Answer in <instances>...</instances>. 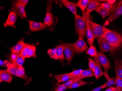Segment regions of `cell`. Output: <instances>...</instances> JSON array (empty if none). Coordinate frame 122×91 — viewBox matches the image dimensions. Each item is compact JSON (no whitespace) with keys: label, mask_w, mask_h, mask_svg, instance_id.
<instances>
[{"label":"cell","mask_w":122,"mask_h":91,"mask_svg":"<svg viewBox=\"0 0 122 91\" xmlns=\"http://www.w3.org/2000/svg\"><path fill=\"white\" fill-rule=\"evenodd\" d=\"M25 58L20 54H18L13 63L16 64L19 66H22L25 62Z\"/></svg>","instance_id":"cell-28"},{"label":"cell","mask_w":122,"mask_h":91,"mask_svg":"<svg viewBox=\"0 0 122 91\" xmlns=\"http://www.w3.org/2000/svg\"><path fill=\"white\" fill-rule=\"evenodd\" d=\"M31 45H30V44L27 45L26 47H25L24 49L20 52V54L25 58H27V54L29 49L31 47Z\"/></svg>","instance_id":"cell-33"},{"label":"cell","mask_w":122,"mask_h":91,"mask_svg":"<svg viewBox=\"0 0 122 91\" xmlns=\"http://www.w3.org/2000/svg\"><path fill=\"white\" fill-rule=\"evenodd\" d=\"M112 91H118V90L117 89L116 87H115V88L112 90Z\"/></svg>","instance_id":"cell-46"},{"label":"cell","mask_w":122,"mask_h":91,"mask_svg":"<svg viewBox=\"0 0 122 91\" xmlns=\"http://www.w3.org/2000/svg\"><path fill=\"white\" fill-rule=\"evenodd\" d=\"M56 55L57 60H59L61 62H63L64 60V50L62 45H57L56 46Z\"/></svg>","instance_id":"cell-23"},{"label":"cell","mask_w":122,"mask_h":91,"mask_svg":"<svg viewBox=\"0 0 122 91\" xmlns=\"http://www.w3.org/2000/svg\"><path fill=\"white\" fill-rule=\"evenodd\" d=\"M9 63V62L7 61H5V62H3L2 61V60H0V65H2V66H5V65H7Z\"/></svg>","instance_id":"cell-42"},{"label":"cell","mask_w":122,"mask_h":91,"mask_svg":"<svg viewBox=\"0 0 122 91\" xmlns=\"http://www.w3.org/2000/svg\"><path fill=\"white\" fill-rule=\"evenodd\" d=\"M122 15V0L119 1L114 4L110 11L109 17L104 24V26L109 25L110 23Z\"/></svg>","instance_id":"cell-2"},{"label":"cell","mask_w":122,"mask_h":91,"mask_svg":"<svg viewBox=\"0 0 122 91\" xmlns=\"http://www.w3.org/2000/svg\"><path fill=\"white\" fill-rule=\"evenodd\" d=\"M16 77L23 79L26 82V85L29 83L31 81V78L29 77L25 74V68L23 66H19Z\"/></svg>","instance_id":"cell-19"},{"label":"cell","mask_w":122,"mask_h":91,"mask_svg":"<svg viewBox=\"0 0 122 91\" xmlns=\"http://www.w3.org/2000/svg\"><path fill=\"white\" fill-rule=\"evenodd\" d=\"M83 16L85 18L86 24V37L87 39V42L90 46L93 45L95 38L92 32L90 24V14L86 12L85 14Z\"/></svg>","instance_id":"cell-7"},{"label":"cell","mask_w":122,"mask_h":91,"mask_svg":"<svg viewBox=\"0 0 122 91\" xmlns=\"http://www.w3.org/2000/svg\"><path fill=\"white\" fill-rule=\"evenodd\" d=\"M13 77L6 70L0 71V82L3 81L10 83L12 81Z\"/></svg>","instance_id":"cell-17"},{"label":"cell","mask_w":122,"mask_h":91,"mask_svg":"<svg viewBox=\"0 0 122 91\" xmlns=\"http://www.w3.org/2000/svg\"><path fill=\"white\" fill-rule=\"evenodd\" d=\"M53 1H48L46 6V13L44 20V23L47 26L51 28L55 23V17L52 12Z\"/></svg>","instance_id":"cell-6"},{"label":"cell","mask_w":122,"mask_h":91,"mask_svg":"<svg viewBox=\"0 0 122 91\" xmlns=\"http://www.w3.org/2000/svg\"><path fill=\"white\" fill-rule=\"evenodd\" d=\"M6 66L7 67V70L10 74L17 76V72L19 67L15 63L9 62Z\"/></svg>","instance_id":"cell-21"},{"label":"cell","mask_w":122,"mask_h":91,"mask_svg":"<svg viewBox=\"0 0 122 91\" xmlns=\"http://www.w3.org/2000/svg\"><path fill=\"white\" fill-rule=\"evenodd\" d=\"M83 79L82 78H72L71 79H70L66 81L64 83H63V85L66 86L68 87L71 86L72 84H73L76 81H78L80 80H81Z\"/></svg>","instance_id":"cell-32"},{"label":"cell","mask_w":122,"mask_h":91,"mask_svg":"<svg viewBox=\"0 0 122 91\" xmlns=\"http://www.w3.org/2000/svg\"><path fill=\"white\" fill-rule=\"evenodd\" d=\"M90 24L95 39L101 37L109 30L108 29L105 27L94 22L91 18L90 19Z\"/></svg>","instance_id":"cell-5"},{"label":"cell","mask_w":122,"mask_h":91,"mask_svg":"<svg viewBox=\"0 0 122 91\" xmlns=\"http://www.w3.org/2000/svg\"><path fill=\"white\" fill-rule=\"evenodd\" d=\"M100 37L111 46L114 52L122 46V35L116 32L109 30Z\"/></svg>","instance_id":"cell-1"},{"label":"cell","mask_w":122,"mask_h":91,"mask_svg":"<svg viewBox=\"0 0 122 91\" xmlns=\"http://www.w3.org/2000/svg\"><path fill=\"white\" fill-rule=\"evenodd\" d=\"M101 3L98 0H90L88 2L86 8V13L90 14L92 11L95 10L97 7L101 5Z\"/></svg>","instance_id":"cell-18"},{"label":"cell","mask_w":122,"mask_h":91,"mask_svg":"<svg viewBox=\"0 0 122 91\" xmlns=\"http://www.w3.org/2000/svg\"><path fill=\"white\" fill-rule=\"evenodd\" d=\"M29 30L30 31H37L44 30L47 28V26L43 23L28 20Z\"/></svg>","instance_id":"cell-12"},{"label":"cell","mask_w":122,"mask_h":91,"mask_svg":"<svg viewBox=\"0 0 122 91\" xmlns=\"http://www.w3.org/2000/svg\"><path fill=\"white\" fill-rule=\"evenodd\" d=\"M95 63V67L94 71V74L95 77L97 80H98L103 75V72L101 69V65L99 63L98 59L96 57L92 59Z\"/></svg>","instance_id":"cell-16"},{"label":"cell","mask_w":122,"mask_h":91,"mask_svg":"<svg viewBox=\"0 0 122 91\" xmlns=\"http://www.w3.org/2000/svg\"><path fill=\"white\" fill-rule=\"evenodd\" d=\"M98 43L99 45V49H100L102 52H114L111 46L103 38L99 37L97 39Z\"/></svg>","instance_id":"cell-11"},{"label":"cell","mask_w":122,"mask_h":91,"mask_svg":"<svg viewBox=\"0 0 122 91\" xmlns=\"http://www.w3.org/2000/svg\"><path fill=\"white\" fill-rule=\"evenodd\" d=\"M89 1V0H79L75 4L76 6L79 7L81 10L83 15L85 13V10Z\"/></svg>","instance_id":"cell-24"},{"label":"cell","mask_w":122,"mask_h":91,"mask_svg":"<svg viewBox=\"0 0 122 91\" xmlns=\"http://www.w3.org/2000/svg\"><path fill=\"white\" fill-rule=\"evenodd\" d=\"M73 44L76 49V53L77 54L85 52L88 48L83 38L81 37H79L78 39Z\"/></svg>","instance_id":"cell-10"},{"label":"cell","mask_w":122,"mask_h":91,"mask_svg":"<svg viewBox=\"0 0 122 91\" xmlns=\"http://www.w3.org/2000/svg\"><path fill=\"white\" fill-rule=\"evenodd\" d=\"M95 77L94 72H92L90 69L82 70L81 74L77 78H81L83 79L87 77Z\"/></svg>","instance_id":"cell-26"},{"label":"cell","mask_w":122,"mask_h":91,"mask_svg":"<svg viewBox=\"0 0 122 91\" xmlns=\"http://www.w3.org/2000/svg\"><path fill=\"white\" fill-rule=\"evenodd\" d=\"M60 41L63 48L64 53L66 59L67 61L68 64H70L74 55L76 53V49L73 44L64 43L61 41Z\"/></svg>","instance_id":"cell-4"},{"label":"cell","mask_w":122,"mask_h":91,"mask_svg":"<svg viewBox=\"0 0 122 91\" xmlns=\"http://www.w3.org/2000/svg\"><path fill=\"white\" fill-rule=\"evenodd\" d=\"M82 70H83L81 69L75 70L69 73V74L71 77L72 78H77V77L81 74Z\"/></svg>","instance_id":"cell-36"},{"label":"cell","mask_w":122,"mask_h":91,"mask_svg":"<svg viewBox=\"0 0 122 91\" xmlns=\"http://www.w3.org/2000/svg\"><path fill=\"white\" fill-rule=\"evenodd\" d=\"M48 53L52 58L57 60L56 47L52 49H49L48 51Z\"/></svg>","instance_id":"cell-35"},{"label":"cell","mask_w":122,"mask_h":91,"mask_svg":"<svg viewBox=\"0 0 122 91\" xmlns=\"http://www.w3.org/2000/svg\"><path fill=\"white\" fill-rule=\"evenodd\" d=\"M29 0H17L15 1V3L18 4H20L22 5H24L25 7L28 4Z\"/></svg>","instance_id":"cell-40"},{"label":"cell","mask_w":122,"mask_h":91,"mask_svg":"<svg viewBox=\"0 0 122 91\" xmlns=\"http://www.w3.org/2000/svg\"><path fill=\"white\" fill-rule=\"evenodd\" d=\"M60 2L61 5L67 8L74 15H77V6L76 4L67 0H61Z\"/></svg>","instance_id":"cell-15"},{"label":"cell","mask_w":122,"mask_h":91,"mask_svg":"<svg viewBox=\"0 0 122 91\" xmlns=\"http://www.w3.org/2000/svg\"><path fill=\"white\" fill-rule=\"evenodd\" d=\"M115 85L118 91H122V79L116 77Z\"/></svg>","instance_id":"cell-34"},{"label":"cell","mask_w":122,"mask_h":91,"mask_svg":"<svg viewBox=\"0 0 122 91\" xmlns=\"http://www.w3.org/2000/svg\"><path fill=\"white\" fill-rule=\"evenodd\" d=\"M18 54L15 53H11L10 54L9 56V59L11 63H13L14 60L16 58Z\"/></svg>","instance_id":"cell-41"},{"label":"cell","mask_w":122,"mask_h":91,"mask_svg":"<svg viewBox=\"0 0 122 91\" xmlns=\"http://www.w3.org/2000/svg\"><path fill=\"white\" fill-rule=\"evenodd\" d=\"M68 89V87L64 86L63 84H58L57 87L55 91H64Z\"/></svg>","instance_id":"cell-39"},{"label":"cell","mask_w":122,"mask_h":91,"mask_svg":"<svg viewBox=\"0 0 122 91\" xmlns=\"http://www.w3.org/2000/svg\"><path fill=\"white\" fill-rule=\"evenodd\" d=\"M24 38L20 40L15 46L10 48V50L11 53L20 54L24 48L29 45L28 44L24 42Z\"/></svg>","instance_id":"cell-14"},{"label":"cell","mask_w":122,"mask_h":91,"mask_svg":"<svg viewBox=\"0 0 122 91\" xmlns=\"http://www.w3.org/2000/svg\"><path fill=\"white\" fill-rule=\"evenodd\" d=\"M36 46L35 45H31L27 54V58L33 57L36 58L37 57V55L36 54Z\"/></svg>","instance_id":"cell-31"},{"label":"cell","mask_w":122,"mask_h":91,"mask_svg":"<svg viewBox=\"0 0 122 91\" xmlns=\"http://www.w3.org/2000/svg\"><path fill=\"white\" fill-rule=\"evenodd\" d=\"M113 5L110 4L108 2L101 3V6H102L103 7L109 11L111 10L113 8Z\"/></svg>","instance_id":"cell-37"},{"label":"cell","mask_w":122,"mask_h":91,"mask_svg":"<svg viewBox=\"0 0 122 91\" xmlns=\"http://www.w3.org/2000/svg\"><path fill=\"white\" fill-rule=\"evenodd\" d=\"M16 19L17 15L14 11L12 10H11V11L8 16L6 22L3 24V25L5 27L9 26L15 28L16 27L15 24Z\"/></svg>","instance_id":"cell-13"},{"label":"cell","mask_w":122,"mask_h":91,"mask_svg":"<svg viewBox=\"0 0 122 91\" xmlns=\"http://www.w3.org/2000/svg\"><path fill=\"white\" fill-rule=\"evenodd\" d=\"M75 20L76 33L79 37L84 38L86 36V24L85 18L83 16L77 14L75 15Z\"/></svg>","instance_id":"cell-3"},{"label":"cell","mask_w":122,"mask_h":91,"mask_svg":"<svg viewBox=\"0 0 122 91\" xmlns=\"http://www.w3.org/2000/svg\"><path fill=\"white\" fill-rule=\"evenodd\" d=\"M53 76L54 78L56 79L58 83L63 82L65 81L66 82L72 78L69 74V73L54 75Z\"/></svg>","instance_id":"cell-22"},{"label":"cell","mask_w":122,"mask_h":91,"mask_svg":"<svg viewBox=\"0 0 122 91\" xmlns=\"http://www.w3.org/2000/svg\"><path fill=\"white\" fill-rule=\"evenodd\" d=\"M96 58L98 59L99 63L103 67L105 72H107L108 70L111 69L109 59L105 55L102 53L98 52Z\"/></svg>","instance_id":"cell-8"},{"label":"cell","mask_w":122,"mask_h":91,"mask_svg":"<svg viewBox=\"0 0 122 91\" xmlns=\"http://www.w3.org/2000/svg\"><path fill=\"white\" fill-rule=\"evenodd\" d=\"M97 54L98 52L96 47L93 46V45L90 46V47L87 51V54L89 55L91 57H93L94 58H96L97 57Z\"/></svg>","instance_id":"cell-29"},{"label":"cell","mask_w":122,"mask_h":91,"mask_svg":"<svg viewBox=\"0 0 122 91\" xmlns=\"http://www.w3.org/2000/svg\"><path fill=\"white\" fill-rule=\"evenodd\" d=\"M101 89H102V85L99 86L97 88H95V89H93L91 91H100Z\"/></svg>","instance_id":"cell-43"},{"label":"cell","mask_w":122,"mask_h":91,"mask_svg":"<svg viewBox=\"0 0 122 91\" xmlns=\"http://www.w3.org/2000/svg\"><path fill=\"white\" fill-rule=\"evenodd\" d=\"M87 58L88 59V61H89V67L90 69L92 72H94L95 67V62L94 61V60L92 59L88 58V57H87Z\"/></svg>","instance_id":"cell-38"},{"label":"cell","mask_w":122,"mask_h":91,"mask_svg":"<svg viewBox=\"0 0 122 91\" xmlns=\"http://www.w3.org/2000/svg\"><path fill=\"white\" fill-rule=\"evenodd\" d=\"M25 7L24 5L18 3H13L11 6V10L13 11L21 19L27 18V16L25 12Z\"/></svg>","instance_id":"cell-9"},{"label":"cell","mask_w":122,"mask_h":91,"mask_svg":"<svg viewBox=\"0 0 122 91\" xmlns=\"http://www.w3.org/2000/svg\"><path fill=\"white\" fill-rule=\"evenodd\" d=\"M115 88V87H110L109 88L107 89L105 91H112V90Z\"/></svg>","instance_id":"cell-44"},{"label":"cell","mask_w":122,"mask_h":91,"mask_svg":"<svg viewBox=\"0 0 122 91\" xmlns=\"http://www.w3.org/2000/svg\"><path fill=\"white\" fill-rule=\"evenodd\" d=\"M116 78L112 77L107 80V81L102 85V89H105L108 87H111L116 83Z\"/></svg>","instance_id":"cell-30"},{"label":"cell","mask_w":122,"mask_h":91,"mask_svg":"<svg viewBox=\"0 0 122 91\" xmlns=\"http://www.w3.org/2000/svg\"><path fill=\"white\" fill-rule=\"evenodd\" d=\"M88 83V82H86V81L80 80L76 81L75 82L72 84L71 86L68 87V89H75V88H77V87H79L85 85L87 84Z\"/></svg>","instance_id":"cell-27"},{"label":"cell","mask_w":122,"mask_h":91,"mask_svg":"<svg viewBox=\"0 0 122 91\" xmlns=\"http://www.w3.org/2000/svg\"><path fill=\"white\" fill-rule=\"evenodd\" d=\"M95 11L101 15L103 19L110 14V11L107 10L101 5L97 7Z\"/></svg>","instance_id":"cell-25"},{"label":"cell","mask_w":122,"mask_h":91,"mask_svg":"<svg viewBox=\"0 0 122 91\" xmlns=\"http://www.w3.org/2000/svg\"><path fill=\"white\" fill-rule=\"evenodd\" d=\"M114 65L116 77L122 79V59L115 61Z\"/></svg>","instance_id":"cell-20"},{"label":"cell","mask_w":122,"mask_h":91,"mask_svg":"<svg viewBox=\"0 0 122 91\" xmlns=\"http://www.w3.org/2000/svg\"><path fill=\"white\" fill-rule=\"evenodd\" d=\"M107 2L110 3V4L114 5V3L116 2V0H107Z\"/></svg>","instance_id":"cell-45"}]
</instances>
